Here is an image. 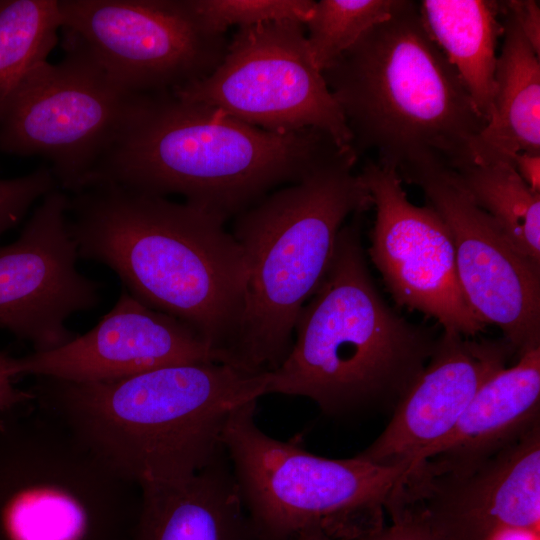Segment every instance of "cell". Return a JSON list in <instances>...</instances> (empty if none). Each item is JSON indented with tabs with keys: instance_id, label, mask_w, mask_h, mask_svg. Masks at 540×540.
I'll use <instances>...</instances> for the list:
<instances>
[{
	"instance_id": "6da1fadb",
	"label": "cell",
	"mask_w": 540,
	"mask_h": 540,
	"mask_svg": "<svg viewBox=\"0 0 540 540\" xmlns=\"http://www.w3.org/2000/svg\"><path fill=\"white\" fill-rule=\"evenodd\" d=\"M79 258L117 274L146 306L199 334L228 364L244 312L243 251L221 218L190 203L110 183L68 194Z\"/></svg>"
},
{
	"instance_id": "7a4b0ae2",
	"label": "cell",
	"mask_w": 540,
	"mask_h": 540,
	"mask_svg": "<svg viewBox=\"0 0 540 540\" xmlns=\"http://www.w3.org/2000/svg\"><path fill=\"white\" fill-rule=\"evenodd\" d=\"M348 149L317 129L271 132L171 91L137 94L121 132L80 189L110 183L179 194L226 221Z\"/></svg>"
},
{
	"instance_id": "3957f363",
	"label": "cell",
	"mask_w": 540,
	"mask_h": 540,
	"mask_svg": "<svg viewBox=\"0 0 540 540\" xmlns=\"http://www.w3.org/2000/svg\"><path fill=\"white\" fill-rule=\"evenodd\" d=\"M270 372L179 364L101 382L35 377L34 402L118 475L177 482L224 453L230 415L267 393Z\"/></svg>"
},
{
	"instance_id": "277c9868",
	"label": "cell",
	"mask_w": 540,
	"mask_h": 540,
	"mask_svg": "<svg viewBox=\"0 0 540 540\" xmlns=\"http://www.w3.org/2000/svg\"><path fill=\"white\" fill-rule=\"evenodd\" d=\"M322 73L357 156L374 153L373 162L406 183L473 163L472 144L487 122L414 1L403 0Z\"/></svg>"
},
{
	"instance_id": "5b68a950",
	"label": "cell",
	"mask_w": 540,
	"mask_h": 540,
	"mask_svg": "<svg viewBox=\"0 0 540 540\" xmlns=\"http://www.w3.org/2000/svg\"><path fill=\"white\" fill-rule=\"evenodd\" d=\"M361 215L340 229L327 272L302 307L291 349L267 388L309 398L328 415L393 410L438 339L382 298L368 270Z\"/></svg>"
},
{
	"instance_id": "8992f818",
	"label": "cell",
	"mask_w": 540,
	"mask_h": 540,
	"mask_svg": "<svg viewBox=\"0 0 540 540\" xmlns=\"http://www.w3.org/2000/svg\"><path fill=\"white\" fill-rule=\"evenodd\" d=\"M348 149L299 182L235 216L246 268L244 312L229 364L275 370L289 353L297 317L329 267L345 220L373 206Z\"/></svg>"
},
{
	"instance_id": "52a82bcc",
	"label": "cell",
	"mask_w": 540,
	"mask_h": 540,
	"mask_svg": "<svg viewBox=\"0 0 540 540\" xmlns=\"http://www.w3.org/2000/svg\"><path fill=\"white\" fill-rule=\"evenodd\" d=\"M140 503L33 399L0 412V540H131Z\"/></svg>"
},
{
	"instance_id": "ba28073f",
	"label": "cell",
	"mask_w": 540,
	"mask_h": 540,
	"mask_svg": "<svg viewBox=\"0 0 540 540\" xmlns=\"http://www.w3.org/2000/svg\"><path fill=\"white\" fill-rule=\"evenodd\" d=\"M257 401L228 418L222 444L256 540H290L319 523L326 530L388 511L398 502L410 464H375L357 455L330 459L282 441L256 424Z\"/></svg>"
},
{
	"instance_id": "9c48e42d",
	"label": "cell",
	"mask_w": 540,
	"mask_h": 540,
	"mask_svg": "<svg viewBox=\"0 0 540 540\" xmlns=\"http://www.w3.org/2000/svg\"><path fill=\"white\" fill-rule=\"evenodd\" d=\"M62 31V60L39 63L0 100V152L45 158L59 188L71 194L113 145L137 94Z\"/></svg>"
},
{
	"instance_id": "30bf717a",
	"label": "cell",
	"mask_w": 540,
	"mask_h": 540,
	"mask_svg": "<svg viewBox=\"0 0 540 540\" xmlns=\"http://www.w3.org/2000/svg\"><path fill=\"white\" fill-rule=\"evenodd\" d=\"M171 92L267 131L317 129L339 146L352 148L344 115L312 59L305 25L299 22L238 28L210 75Z\"/></svg>"
},
{
	"instance_id": "8fae6325",
	"label": "cell",
	"mask_w": 540,
	"mask_h": 540,
	"mask_svg": "<svg viewBox=\"0 0 540 540\" xmlns=\"http://www.w3.org/2000/svg\"><path fill=\"white\" fill-rule=\"evenodd\" d=\"M62 29L130 94L173 91L210 75L228 40L201 27L183 0H58Z\"/></svg>"
},
{
	"instance_id": "7c38bea8",
	"label": "cell",
	"mask_w": 540,
	"mask_h": 540,
	"mask_svg": "<svg viewBox=\"0 0 540 540\" xmlns=\"http://www.w3.org/2000/svg\"><path fill=\"white\" fill-rule=\"evenodd\" d=\"M360 175L375 207L369 255L394 301L436 319L443 331L481 333L486 324L464 296L441 217L410 202L394 170L367 160Z\"/></svg>"
},
{
	"instance_id": "4fadbf2b",
	"label": "cell",
	"mask_w": 540,
	"mask_h": 540,
	"mask_svg": "<svg viewBox=\"0 0 540 540\" xmlns=\"http://www.w3.org/2000/svg\"><path fill=\"white\" fill-rule=\"evenodd\" d=\"M69 195L56 188L34 209L18 238L0 245V329L45 352L78 333L66 322L101 302L99 281L77 268V246L68 230Z\"/></svg>"
},
{
	"instance_id": "5bb4252c",
	"label": "cell",
	"mask_w": 540,
	"mask_h": 540,
	"mask_svg": "<svg viewBox=\"0 0 540 540\" xmlns=\"http://www.w3.org/2000/svg\"><path fill=\"white\" fill-rule=\"evenodd\" d=\"M418 186L451 235L464 296L486 325L497 326L518 356L540 347V264L516 251L450 170H429Z\"/></svg>"
},
{
	"instance_id": "9a60e30c",
	"label": "cell",
	"mask_w": 540,
	"mask_h": 540,
	"mask_svg": "<svg viewBox=\"0 0 540 540\" xmlns=\"http://www.w3.org/2000/svg\"><path fill=\"white\" fill-rule=\"evenodd\" d=\"M400 506L421 511L443 540H484L502 526L540 530V425L463 472L416 466Z\"/></svg>"
},
{
	"instance_id": "2e32d148",
	"label": "cell",
	"mask_w": 540,
	"mask_h": 540,
	"mask_svg": "<svg viewBox=\"0 0 540 540\" xmlns=\"http://www.w3.org/2000/svg\"><path fill=\"white\" fill-rule=\"evenodd\" d=\"M210 361L217 362L214 353L192 328L123 289L91 330L55 349L17 358L16 372L18 376L101 382Z\"/></svg>"
},
{
	"instance_id": "e0dca14e",
	"label": "cell",
	"mask_w": 540,
	"mask_h": 540,
	"mask_svg": "<svg viewBox=\"0 0 540 540\" xmlns=\"http://www.w3.org/2000/svg\"><path fill=\"white\" fill-rule=\"evenodd\" d=\"M516 353L504 339L438 336L425 368L392 410L382 433L357 454L381 465L418 466L455 427L479 388Z\"/></svg>"
},
{
	"instance_id": "ac0fdd59",
	"label": "cell",
	"mask_w": 540,
	"mask_h": 540,
	"mask_svg": "<svg viewBox=\"0 0 540 540\" xmlns=\"http://www.w3.org/2000/svg\"><path fill=\"white\" fill-rule=\"evenodd\" d=\"M538 425L540 347L479 388L452 431L426 452L422 466L434 473L466 471Z\"/></svg>"
},
{
	"instance_id": "d6986e66",
	"label": "cell",
	"mask_w": 540,
	"mask_h": 540,
	"mask_svg": "<svg viewBox=\"0 0 540 540\" xmlns=\"http://www.w3.org/2000/svg\"><path fill=\"white\" fill-rule=\"evenodd\" d=\"M225 455L185 480L140 485L131 540H256Z\"/></svg>"
},
{
	"instance_id": "ffe728a7",
	"label": "cell",
	"mask_w": 540,
	"mask_h": 540,
	"mask_svg": "<svg viewBox=\"0 0 540 540\" xmlns=\"http://www.w3.org/2000/svg\"><path fill=\"white\" fill-rule=\"evenodd\" d=\"M503 43L495 69L491 116L472 144V162H509L518 152L540 153V61L501 3Z\"/></svg>"
},
{
	"instance_id": "44dd1931",
	"label": "cell",
	"mask_w": 540,
	"mask_h": 540,
	"mask_svg": "<svg viewBox=\"0 0 540 540\" xmlns=\"http://www.w3.org/2000/svg\"><path fill=\"white\" fill-rule=\"evenodd\" d=\"M418 10L430 38L459 75L488 122L496 90L497 44L503 35L501 2L423 0Z\"/></svg>"
},
{
	"instance_id": "7402d4cb",
	"label": "cell",
	"mask_w": 540,
	"mask_h": 540,
	"mask_svg": "<svg viewBox=\"0 0 540 540\" xmlns=\"http://www.w3.org/2000/svg\"><path fill=\"white\" fill-rule=\"evenodd\" d=\"M454 173L513 248L540 264V192L533 191L505 161L472 163Z\"/></svg>"
},
{
	"instance_id": "603a6c76",
	"label": "cell",
	"mask_w": 540,
	"mask_h": 540,
	"mask_svg": "<svg viewBox=\"0 0 540 540\" xmlns=\"http://www.w3.org/2000/svg\"><path fill=\"white\" fill-rule=\"evenodd\" d=\"M60 29L58 0H0V100L47 61Z\"/></svg>"
},
{
	"instance_id": "cb8c5ba5",
	"label": "cell",
	"mask_w": 540,
	"mask_h": 540,
	"mask_svg": "<svg viewBox=\"0 0 540 540\" xmlns=\"http://www.w3.org/2000/svg\"><path fill=\"white\" fill-rule=\"evenodd\" d=\"M403 0H321L305 24L308 47L323 72L367 31L388 19Z\"/></svg>"
},
{
	"instance_id": "d4e9b609",
	"label": "cell",
	"mask_w": 540,
	"mask_h": 540,
	"mask_svg": "<svg viewBox=\"0 0 540 540\" xmlns=\"http://www.w3.org/2000/svg\"><path fill=\"white\" fill-rule=\"evenodd\" d=\"M205 30L225 34L231 26L248 27L266 22L295 21L306 24L313 16L312 0H183Z\"/></svg>"
},
{
	"instance_id": "484cf974",
	"label": "cell",
	"mask_w": 540,
	"mask_h": 540,
	"mask_svg": "<svg viewBox=\"0 0 540 540\" xmlns=\"http://www.w3.org/2000/svg\"><path fill=\"white\" fill-rule=\"evenodd\" d=\"M59 188L50 167L15 178L0 177V236L16 227L31 206Z\"/></svg>"
},
{
	"instance_id": "4316f807",
	"label": "cell",
	"mask_w": 540,
	"mask_h": 540,
	"mask_svg": "<svg viewBox=\"0 0 540 540\" xmlns=\"http://www.w3.org/2000/svg\"><path fill=\"white\" fill-rule=\"evenodd\" d=\"M391 514L393 519L388 526L355 529L345 536H353L350 540H443L418 509L404 506Z\"/></svg>"
},
{
	"instance_id": "83f0119b",
	"label": "cell",
	"mask_w": 540,
	"mask_h": 540,
	"mask_svg": "<svg viewBox=\"0 0 540 540\" xmlns=\"http://www.w3.org/2000/svg\"><path fill=\"white\" fill-rule=\"evenodd\" d=\"M502 7L518 24L533 50L540 52V7L533 0L503 1Z\"/></svg>"
},
{
	"instance_id": "f1b7e54d",
	"label": "cell",
	"mask_w": 540,
	"mask_h": 540,
	"mask_svg": "<svg viewBox=\"0 0 540 540\" xmlns=\"http://www.w3.org/2000/svg\"><path fill=\"white\" fill-rule=\"evenodd\" d=\"M17 358L0 351V412L33 399L29 389L16 386L15 379Z\"/></svg>"
},
{
	"instance_id": "f546056e",
	"label": "cell",
	"mask_w": 540,
	"mask_h": 540,
	"mask_svg": "<svg viewBox=\"0 0 540 540\" xmlns=\"http://www.w3.org/2000/svg\"><path fill=\"white\" fill-rule=\"evenodd\" d=\"M510 164L533 191L540 192V153L518 152Z\"/></svg>"
},
{
	"instance_id": "4dcf8cb0",
	"label": "cell",
	"mask_w": 540,
	"mask_h": 540,
	"mask_svg": "<svg viewBox=\"0 0 540 540\" xmlns=\"http://www.w3.org/2000/svg\"><path fill=\"white\" fill-rule=\"evenodd\" d=\"M484 540H540V530L502 526L492 531Z\"/></svg>"
},
{
	"instance_id": "1f68e13d",
	"label": "cell",
	"mask_w": 540,
	"mask_h": 540,
	"mask_svg": "<svg viewBox=\"0 0 540 540\" xmlns=\"http://www.w3.org/2000/svg\"><path fill=\"white\" fill-rule=\"evenodd\" d=\"M290 540H333V538L322 524L314 523L299 530Z\"/></svg>"
}]
</instances>
